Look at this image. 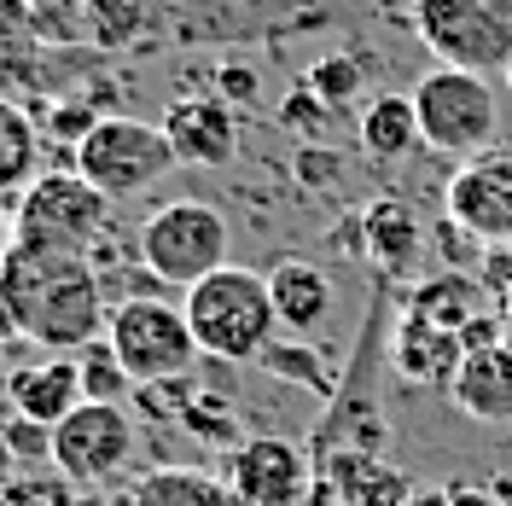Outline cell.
<instances>
[{
	"instance_id": "cell-1",
	"label": "cell",
	"mask_w": 512,
	"mask_h": 506,
	"mask_svg": "<svg viewBox=\"0 0 512 506\" xmlns=\"http://www.w3.org/2000/svg\"><path fill=\"white\" fill-rule=\"evenodd\" d=\"M0 297L12 309L18 338L41 344L47 355H76L94 338H105V274L94 256L76 251H30L12 245L0 262Z\"/></svg>"
},
{
	"instance_id": "cell-2",
	"label": "cell",
	"mask_w": 512,
	"mask_h": 506,
	"mask_svg": "<svg viewBox=\"0 0 512 506\" xmlns=\"http://www.w3.org/2000/svg\"><path fill=\"white\" fill-rule=\"evenodd\" d=\"M181 309H187L192 338L210 361L251 367L280 344V309H274L268 274H256V268L227 262L216 274H204L198 285H187Z\"/></svg>"
},
{
	"instance_id": "cell-3",
	"label": "cell",
	"mask_w": 512,
	"mask_h": 506,
	"mask_svg": "<svg viewBox=\"0 0 512 506\" xmlns=\"http://www.w3.org/2000/svg\"><path fill=\"white\" fill-rule=\"evenodd\" d=\"M414 111H419V140L437 158H478L501 134V99L483 70L437 64L414 82Z\"/></svg>"
},
{
	"instance_id": "cell-4",
	"label": "cell",
	"mask_w": 512,
	"mask_h": 506,
	"mask_svg": "<svg viewBox=\"0 0 512 506\" xmlns=\"http://www.w3.org/2000/svg\"><path fill=\"white\" fill-rule=\"evenodd\" d=\"M105 227H111V198L94 181H82L76 169H41L30 187L18 192L12 245L94 256L99 239H105Z\"/></svg>"
},
{
	"instance_id": "cell-5",
	"label": "cell",
	"mask_w": 512,
	"mask_h": 506,
	"mask_svg": "<svg viewBox=\"0 0 512 506\" xmlns=\"http://www.w3.org/2000/svg\"><path fill=\"white\" fill-rule=\"evenodd\" d=\"M227 245H233V227L216 204L204 198H169L158 204L140 233H134V256L140 268L152 274L158 285H198L204 274L227 268Z\"/></svg>"
},
{
	"instance_id": "cell-6",
	"label": "cell",
	"mask_w": 512,
	"mask_h": 506,
	"mask_svg": "<svg viewBox=\"0 0 512 506\" xmlns=\"http://www.w3.org/2000/svg\"><path fill=\"white\" fill-rule=\"evenodd\" d=\"M175 163L181 158H175L163 123H146V117H99V123L70 146V169H76L82 181H94L111 204L152 192Z\"/></svg>"
},
{
	"instance_id": "cell-7",
	"label": "cell",
	"mask_w": 512,
	"mask_h": 506,
	"mask_svg": "<svg viewBox=\"0 0 512 506\" xmlns=\"http://www.w3.org/2000/svg\"><path fill=\"white\" fill-rule=\"evenodd\" d=\"M105 344L117 349L134 384H181L192 379V367L204 355L187 326V309L163 303V297H123L105 320Z\"/></svg>"
},
{
	"instance_id": "cell-8",
	"label": "cell",
	"mask_w": 512,
	"mask_h": 506,
	"mask_svg": "<svg viewBox=\"0 0 512 506\" xmlns=\"http://www.w3.org/2000/svg\"><path fill=\"white\" fill-rule=\"evenodd\" d=\"M414 30L443 64L512 70V0H414Z\"/></svg>"
},
{
	"instance_id": "cell-9",
	"label": "cell",
	"mask_w": 512,
	"mask_h": 506,
	"mask_svg": "<svg viewBox=\"0 0 512 506\" xmlns=\"http://www.w3.org/2000/svg\"><path fill=\"white\" fill-rule=\"evenodd\" d=\"M134 460V419L123 402H82L53 425V472L70 483H105Z\"/></svg>"
},
{
	"instance_id": "cell-10",
	"label": "cell",
	"mask_w": 512,
	"mask_h": 506,
	"mask_svg": "<svg viewBox=\"0 0 512 506\" xmlns=\"http://www.w3.org/2000/svg\"><path fill=\"white\" fill-rule=\"evenodd\" d=\"M443 210L460 233L483 245H512V152L489 146L478 158H460L443 187Z\"/></svg>"
},
{
	"instance_id": "cell-11",
	"label": "cell",
	"mask_w": 512,
	"mask_h": 506,
	"mask_svg": "<svg viewBox=\"0 0 512 506\" xmlns=\"http://www.w3.org/2000/svg\"><path fill=\"white\" fill-rule=\"evenodd\" d=\"M227 489L239 506H303L315 489V460L291 437H245L227 460Z\"/></svg>"
},
{
	"instance_id": "cell-12",
	"label": "cell",
	"mask_w": 512,
	"mask_h": 506,
	"mask_svg": "<svg viewBox=\"0 0 512 506\" xmlns=\"http://www.w3.org/2000/svg\"><path fill=\"white\" fill-rule=\"evenodd\" d=\"M163 134H169L175 158L192 169H227L239 158V117L227 99H175L163 111Z\"/></svg>"
},
{
	"instance_id": "cell-13",
	"label": "cell",
	"mask_w": 512,
	"mask_h": 506,
	"mask_svg": "<svg viewBox=\"0 0 512 506\" xmlns=\"http://www.w3.org/2000/svg\"><path fill=\"white\" fill-rule=\"evenodd\" d=\"M6 402L18 419H35V425H59L64 413H76L88 396H82V361L76 355H41V361H24L12 367L6 379Z\"/></svg>"
},
{
	"instance_id": "cell-14",
	"label": "cell",
	"mask_w": 512,
	"mask_h": 506,
	"mask_svg": "<svg viewBox=\"0 0 512 506\" xmlns=\"http://www.w3.org/2000/svg\"><path fill=\"white\" fill-rule=\"evenodd\" d=\"M448 402L478 425H512V344L466 349L448 379Z\"/></svg>"
},
{
	"instance_id": "cell-15",
	"label": "cell",
	"mask_w": 512,
	"mask_h": 506,
	"mask_svg": "<svg viewBox=\"0 0 512 506\" xmlns=\"http://www.w3.org/2000/svg\"><path fill=\"white\" fill-rule=\"evenodd\" d=\"M268 291H274V309H280V332H291V338L320 332L332 320V309H338V291L326 280V268L303 262V256L274 262L268 268Z\"/></svg>"
},
{
	"instance_id": "cell-16",
	"label": "cell",
	"mask_w": 512,
	"mask_h": 506,
	"mask_svg": "<svg viewBox=\"0 0 512 506\" xmlns=\"http://www.w3.org/2000/svg\"><path fill=\"white\" fill-rule=\"evenodd\" d=\"M419 245H425V233H419L414 204H402V198H373L367 204V216H361V251H367L379 280H402L419 262Z\"/></svg>"
},
{
	"instance_id": "cell-17",
	"label": "cell",
	"mask_w": 512,
	"mask_h": 506,
	"mask_svg": "<svg viewBox=\"0 0 512 506\" xmlns=\"http://www.w3.org/2000/svg\"><path fill=\"white\" fill-rule=\"evenodd\" d=\"M59 47L35 30L30 6L24 0H0V94L18 99V94H35L47 82V59Z\"/></svg>"
},
{
	"instance_id": "cell-18",
	"label": "cell",
	"mask_w": 512,
	"mask_h": 506,
	"mask_svg": "<svg viewBox=\"0 0 512 506\" xmlns=\"http://www.w3.org/2000/svg\"><path fill=\"white\" fill-rule=\"evenodd\" d=\"M320 477L338 483L350 506H408L414 501V483L396 466L373 460V454H332V460H320Z\"/></svg>"
},
{
	"instance_id": "cell-19",
	"label": "cell",
	"mask_w": 512,
	"mask_h": 506,
	"mask_svg": "<svg viewBox=\"0 0 512 506\" xmlns=\"http://www.w3.org/2000/svg\"><path fill=\"white\" fill-rule=\"evenodd\" d=\"M128 506H239L227 477H210L198 466H152L134 483Z\"/></svg>"
},
{
	"instance_id": "cell-20",
	"label": "cell",
	"mask_w": 512,
	"mask_h": 506,
	"mask_svg": "<svg viewBox=\"0 0 512 506\" xmlns=\"http://www.w3.org/2000/svg\"><path fill=\"white\" fill-rule=\"evenodd\" d=\"M419 140V111H414V94H379L367 111H361V152L379 163H402Z\"/></svg>"
},
{
	"instance_id": "cell-21",
	"label": "cell",
	"mask_w": 512,
	"mask_h": 506,
	"mask_svg": "<svg viewBox=\"0 0 512 506\" xmlns=\"http://www.w3.org/2000/svg\"><path fill=\"white\" fill-rule=\"evenodd\" d=\"M163 0H88V47L99 53H134L158 30Z\"/></svg>"
},
{
	"instance_id": "cell-22",
	"label": "cell",
	"mask_w": 512,
	"mask_h": 506,
	"mask_svg": "<svg viewBox=\"0 0 512 506\" xmlns=\"http://www.w3.org/2000/svg\"><path fill=\"white\" fill-rule=\"evenodd\" d=\"M478 315H483V291H478V280H466V274H437V280L419 285L414 303H408V320H425V326L454 332V338H460Z\"/></svg>"
},
{
	"instance_id": "cell-23",
	"label": "cell",
	"mask_w": 512,
	"mask_h": 506,
	"mask_svg": "<svg viewBox=\"0 0 512 506\" xmlns=\"http://www.w3.org/2000/svg\"><path fill=\"white\" fill-rule=\"evenodd\" d=\"M460 361H466V344H460L454 332H437V326H425V320H402V332H396V367H402L408 379L448 384Z\"/></svg>"
},
{
	"instance_id": "cell-24",
	"label": "cell",
	"mask_w": 512,
	"mask_h": 506,
	"mask_svg": "<svg viewBox=\"0 0 512 506\" xmlns=\"http://www.w3.org/2000/svg\"><path fill=\"white\" fill-rule=\"evenodd\" d=\"M41 175V128L18 99L0 94V192H24Z\"/></svg>"
},
{
	"instance_id": "cell-25",
	"label": "cell",
	"mask_w": 512,
	"mask_h": 506,
	"mask_svg": "<svg viewBox=\"0 0 512 506\" xmlns=\"http://www.w3.org/2000/svg\"><path fill=\"white\" fill-rule=\"evenodd\" d=\"M35 18V30L47 35L59 53L88 47V0H24Z\"/></svg>"
},
{
	"instance_id": "cell-26",
	"label": "cell",
	"mask_w": 512,
	"mask_h": 506,
	"mask_svg": "<svg viewBox=\"0 0 512 506\" xmlns=\"http://www.w3.org/2000/svg\"><path fill=\"white\" fill-rule=\"evenodd\" d=\"M76 361H82V396L88 402H123V390L134 384L128 367L117 361V349L105 344V338H94L88 349H76Z\"/></svg>"
},
{
	"instance_id": "cell-27",
	"label": "cell",
	"mask_w": 512,
	"mask_h": 506,
	"mask_svg": "<svg viewBox=\"0 0 512 506\" xmlns=\"http://www.w3.org/2000/svg\"><path fill=\"white\" fill-rule=\"evenodd\" d=\"M309 88L338 111V105H350V94H361V70H355V59H344V53H326V59L309 70Z\"/></svg>"
},
{
	"instance_id": "cell-28",
	"label": "cell",
	"mask_w": 512,
	"mask_h": 506,
	"mask_svg": "<svg viewBox=\"0 0 512 506\" xmlns=\"http://www.w3.org/2000/svg\"><path fill=\"white\" fill-rule=\"evenodd\" d=\"M0 506H70V477L47 483V472H18L0 489Z\"/></svg>"
},
{
	"instance_id": "cell-29",
	"label": "cell",
	"mask_w": 512,
	"mask_h": 506,
	"mask_svg": "<svg viewBox=\"0 0 512 506\" xmlns=\"http://www.w3.org/2000/svg\"><path fill=\"white\" fill-rule=\"evenodd\" d=\"M262 367L274 373V379H297V384H309V390H326V373H320V355L315 349H297V344H274L268 355H262Z\"/></svg>"
},
{
	"instance_id": "cell-30",
	"label": "cell",
	"mask_w": 512,
	"mask_h": 506,
	"mask_svg": "<svg viewBox=\"0 0 512 506\" xmlns=\"http://www.w3.org/2000/svg\"><path fill=\"white\" fill-rule=\"evenodd\" d=\"M280 117H286V128H309V134H315V128H326L332 105H326L315 88H303V94H291V99H286V111H280Z\"/></svg>"
},
{
	"instance_id": "cell-31",
	"label": "cell",
	"mask_w": 512,
	"mask_h": 506,
	"mask_svg": "<svg viewBox=\"0 0 512 506\" xmlns=\"http://www.w3.org/2000/svg\"><path fill=\"white\" fill-rule=\"evenodd\" d=\"M216 82H222L227 105H233V99H239V105H251V99H256V70H251V64H222V76H216Z\"/></svg>"
},
{
	"instance_id": "cell-32",
	"label": "cell",
	"mask_w": 512,
	"mask_h": 506,
	"mask_svg": "<svg viewBox=\"0 0 512 506\" xmlns=\"http://www.w3.org/2000/svg\"><path fill=\"white\" fill-rule=\"evenodd\" d=\"M297 175L320 187V181H332V175H338V158H332V152H315V140H309V152L297 158Z\"/></svg>"
},
{
	"instance_id": "cell-33",
	"label": "cell",
	"mask_w": 512,
	"mask_h": 506,
	"mask_svg": "<svg viewBox=\"0 0 512 506\" xmlns=\"http://www.w3.org/2000/svg\"><path fill=\"white\" fill-rule=\"evenodd\" d=\"M18 472H24V466H18V448H12V431H6V419H0V489Z\"/></svg>"
},
{
	"instance_id": "cell-34",
	"label": "cell",
	"mask_w": 512,
	"mask_h": 506,
	"mask_svg": "<svg viewBox=\"0 0 512 506\" xmlns=\"http://www.w3.org/2000/svg\"><path fill=\"white\" fill-rule=\"evenodd\" d=\"M303 506H350V501H344V489H338V483L315 477V489H309V501H303Z\"/></svg>"
},
{
	"instance_id": "cell-35",
	"label": "cell",
	"mask_w": 512,
	"mask_h": 506,
	"mask_svg": "<svg viewBox=\"0 0 512 506\" xmlns=\"http://www.w3.org/2000/svg\"><path fill=\"white\" fill-rule=\"evenodd\" d=\"M6 251H12V222L0 216V262H6Z\"/></svg>"
},
{
	"instance_id": "cell-36",
	"label": "cell",
	"mask_w": 512,
	"mask_h": 506,
	"mask_svg": "<svg viewBox=\"0 0 512 506\" xmlns=\"http://www.w3.org/2000/svg\"><path fill=\"white\" fill-rule=\"evenodd\" d=\"M408 506H448V501H443V495H414Z\"/></svg>"
},
{
	"instance_id": "cell-37",
	"label": "cell",
	"mask_w": 512,
	"mask_h": 506,
	"mask_svg": "<svg viewBox=\"0 0 512 506\" xmlns=\"http://www.w3.org/2000/svg\"><path fill=\"white\" fill-rule=\"evenodd\" d=\"M0 338H6V332H0Z\"/></svg>"
}]
</instances>
